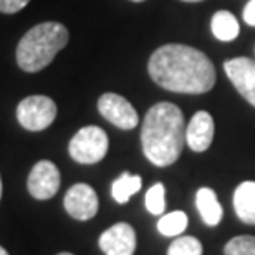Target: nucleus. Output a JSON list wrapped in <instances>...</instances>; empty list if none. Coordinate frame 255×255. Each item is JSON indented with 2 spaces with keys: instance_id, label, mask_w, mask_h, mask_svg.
Masks as SVG:
<instances>
[{
  "instance_id": "nucleus-1",
  "label": "nucleus",
  "mask_w": 255,
  "mask_h": 255,
  "mask_svg": "<svg viewBox=\"0 0 255 255\" xmlns=\"http://www.w3.org/2000/svg\"><path fill=\"white\" fill-rule=\"evenodd\" d=\"M147 71L156 85L174 93H207L216 83V70L207 55L179 43L157 48L151 55Z\"/></svg>"
},
{
  "instance_id": "nucleus-2",
  "label": "nucleus",
  "mask_w": 255,
  "mask_h": 255,
  "mask_svg": "<svg viewBox=\"0 0 255 255\" xmlns=\"http://www.w3.org/2000/svg\"><path fill=\"white\" fill-rule=\"evenodd\" d=\"M142 152L157 167L171 166L179 159L186 144L182 111L172 103H157L146 113L141 129Z\"/></svg>"
},
{
  "instance_id": "nucleus-3",
  "label": "nucleus",
  "mask_w": 255,
  "mask_h": 255,
  "mask_svg": "<svg viewBox=\"0 0 255 255\" xmlns=\"http://www.w3.org/2000/svg\"><path fill=\"white\" fill-rule=\"evenodd\" d=\"M68 30L58 22L35 25L23 35L17 47V63L27 73L47 68L58 52L68 43Z\"/></svg>"
},
{
  "instance_id": "nucleus-4",
  "label": "nucleus",
  "mask_w": 255,
  "mask_h": 255,
  "mask_svg": "<svg viewBox=\"0 0 255 255\" xmlns=\"http://www.w3.org/2000/svg\"><path fill=\"white\" fill-rule=\"evenodd\" d=\"M108 136L98 126H85L71 137L68 152L80 164H96L108 152Z\"/></svg>"
},
{
  "instance_id": "nucleus-5",
  "label": "nucleus",
  "mask_w": 255,
  "mask_h": 255,
  "mask_svg": "<svg viewBox=\"0 0 255 255\" xmlns=\"http://www.w3.org/2000/svg\"><path fill=\"white\" fill-rule=\"evenodd\" d=\"M57 118V105L43 95L27 96L17 106V120L25 129L43 131Z\"/></svg>"
},
{
  "instance_id": "nucleus-6",
  "label": "nucleus",
  "mask_w": 255,
  "mask_h": 255,
  "mask_svg": "<svg viewBox=\"0 0 255 255\" xmlns=\"http://www.w3.org/2000/svg\"><path fill=\"white\" fill-rule=\"evenodd\" d=\"M98 111L106 121L115 125L120 129H132L139 123V116L132 105L116 93H105L98 100Z\"/></svg>"
},
{
  "instance_id": "nucleus-7",
  "label": "nucleus",
  "mask_w": 255,
  "mask_h": 255,
  "mask_svg": "<svg viewBox=\"0 0 255 255\" xmlns=\"http://www.w3.org/2000/svg\"><path fill=\"white\" fill-rule=\"evenodd\" d=\"M60 171L52 161H38L32 167L27 181L30 196L38 201H48L60 189Z\"/></svg>"
},
{
  "instance_id": "nucleus-8",
  "label": "nucleus",
  "mask_w": 255,
  "mask_h": 255,
  "mask_svg": "<svg viewBox=\"0 0 255 255\" xmlns=\"http://www.w3.org/2000/svg\"><path fill=\"white\" fill-rule=\"evenodd\" d=\"M66 212L76 221H90L96 216L100 207L98 196L95 189L88 184H75L65 194L63 199Z\"/></svg>"
},
{
  "instance_id": "nucleus-9",
  "label": "nucleus",
  "mask_w": 255,
  "mask_h": 255,
  "mask_svg": "<svg viewBox=\"0 0 255 255\" xmlns=\"http://www.w3.org/2000/svg\"><path fill=\"white\" fill-rule=\"evenodd\" d=\"M224 70L236 86V90L246 98L252 106H255V62L246 57H237L227 60Z\"/></svg>"
},
{
  "instance_id": "nucleus-10",
  "label": "nucleus",
  "mask_w": 255,
  "mask_h": 255,
  "mask_svg": "<svg viewBox=\"0 0 255 255\" xmlns=\"http://www.w3.org/2000/svg\"><path fill=\"white\" fill-rule=\"evenodd\" d=\"M98 244L105 255H132L136 251V232L126 222L115 224L101 234Z\"/></svg>"
},
{
  "instance_id": "nucleus-11",
  "label": "nucleus",
  "mask_w": 255,
  "mask_h": 255,
  "mask_svg": "<svg viewBox=\"0 0 255 255\" xmlns=\"http://www.w3.org/2000/svg\"><path fill=\"white\" fill-rule=\"evenodd\" d=\"M214 139V120L207 111H197L186 128V142L196 152L207 151Z\"/></svg>"
},
{
  "instance_id": "nucleus-12",
  "label": "nucleus",
  "mask_w": 255,
  "mask_h": 255,
  "mask_svg": "<svg viewBox=\"0 0 255 255\" xmlns=\"http://www.w3.org/2000/svg\"><path fill=\"white\" fill-rule=\"evenodd\" d=\"M234 209L237 217L249 226H255V181H246L234 192Z\"/></svg>"
},
{
  "instance_id": "nucleus-13",
  "label": "nucleus",
  "mask_w": 255,
  "mask_h": 255,
  "mask_svg": "<svg viewBox=\"0 0 255 255\" xmlns=\"http://www.w3.org/2000/svg\"><path fill=\"white\" fill-rule=\"evenodd\" d=\"M196 204L201 214L202 221L206 222V226L209 227H216L219 222L222 221L224 211L222 206L217 201L216 192L209 187H201L196 194Z\"/></svg>"
},
{
  "instance_id": "nucleus-14",
  "label": "nucleus",
  "mask_w": 255,
  "mask_h": 255,
  "mask_svg": "<svg viewBox=\"0 0 255 255\" xmlns=\"http://www.w3.org/2000/svg\"><path fill=\"white\" fill-rule=\"evenodd\" d=\"M211 28L214 37L219 38L221 42H232L239 35V22L231 12L227 10H219L214 13L211 20Z\"/></svg>"
},
{
  "instance_id": "nucleus-15",
  "label": "nucleus",
  "mask_w": 255,
  "mask_h": 255,
  "mask_svg": "<svg viewBox=\"0 0 255 255\" xmlns=\"http://www.w3.org/2000/svg\"><path fill=\"white\" fill-rule=\"evenodd\" d=\"M142 179L139 176H132L129 172H123L111 186V196L118 204H126L132 194L139 192Z\"/></svg>"
},
{
  "instance_id": "nucleus-16",
  "label": "nucleus",
  "mask_w": 255,
  "mask_h": 255,
  "mask_svg": "<svg viewBox=\"0 0 255 255\" xmlns=\"http://www.w3.org/2000/svg\"><path fill=\"white\" fill-rule=\"evenodd\" d=\"M187 227V216L182 211L169 212L162 216L157 222V231L166 237H177L186 231Z\"/></svg>"
},
{
  "instance_id": "nucleus-17",
  "label": "nucleus",
  "mask_w": 255,
  "mask_h": 255,
  "mask_svg": "<svg viewBox=\"0 0 255 255\" xmlns=\"http://www.w3.org/2000/svg\"><path fill=\"white\" fill-rule=\"evenodd\" d=\"M202 244L196 237H177L167 249V255H202Z\"/></svg>"
},
{
  "instance_id": "nucleus-18",
  "label": "nucleus",
  "mask_w": 255,
  "mask_h": 255,
  "mask_svg": "<svg viewBox=\"0 0 255 255\" xmlns=\"http://www.w3.org/2000/svg\"><path fill=\"white\" fill-rule=\"evenodd\" d=\"M164 196H166V189H164V184H161V182H156V184L149 187V191L146 192V209L152 216H161V214H164V209H166Z\"/></svg>"
},
{
  "instance_id": "nucleus-19",
  "label": "nucleus",
  "mask_w": 255,
  "mask_h": 255,
  "mask_svg": "<svg viewBox=\"0 0 255 255\" xmlns=\"http://www.w3.org/2000/svg\"><path fill=\"white\" fill-rule=\"evenodd\" d=\"M226 255H255V237L252 236H239L231 239L226 247Z\"/></svg>"
},
{
  "instance_id": "nucleus-20",
  "label": "nucleus",
  "mask_w": 255,
  "mask_h": 255,
  "mask_svg": "<svg viewBox=\"0 0 255 255\" xmlns=\"http://www.w3.org/2000/svg\"><path fill=\"white\" fill-rule=\"evenodd\" d=\"M30 0H0V12L2 13H17L28 5Z\"/></svg>"
},
{
  "instance_id": "nucleus-21",
  "label": "nucleus",
  "mask_w": 255,
  "mask_h": 255,
  "mask_svg": "<svg viewBox=\"0 0 255 255\" xmlns=\"http://www.w3.org/2000/svg\"><path fill=\"white\" fill-rule=\"evenodd\" d=\"M244 22L251 27H255V0H251L244 8Z\"/></svg>"
},
{
  "instance_id": "nucleus-22",
  "label": "nucleus",
  "mask_w": 255,
  "mask_h": 255,
  "mask_svg": "<svg viewBox=\"0 0 255 255\" xmlns=\"http://www.w3.org/2000/svg\"><path fill=\"white\" fill-rule=\"evenodd\" d=\"M0 255H8V252L5 251V249H3L2 246H0Z\"/></svg>"
},
{
  "instance_id": "nucleus-23",
  "label": "nucleus",
  "mask_w": 255,
  "mask_h": 255,
  "mask_svg": "<svg viewBox=\"0 0 255 255\" xmlns=\"http://www.w3.org/2000/svg\"><path fill=\"white\" fill-rule=\"evenodd\" d=\"M182 2H201V0H182Z\"/></svg>"
},
{
  "instance_id": "nucleus-24",
  "label": "nucleus",
  "mask_w": 255,
  "mask_h": 255,
  "mask_svg": "<svg viewBox=\"0 0 255 255\" xmlns=\"http://www.w3.org/2000/svg\"><path fill=\"white\" fill-rule=\"evenodd\" d=\"M0 197H2V179H0Z\"/></svg>"
},
{
  "instance_id": "nucleus-25",
  "label": "nucleus",
  "mask_w": 255,
  "mask_h": 255,
  "mask_svg": "<svg viewBox=\"0 0 255 255\" xmlns=\"http://www.w3.org/2000/svg\"><path fill=\"white\" fill-rule=\"evenodd\" d=\"M58 255H73V254H70V252H62V254H58Z\"/></svg>"
},
{
  "instance_id": "nucleus-26",
  "label": "nucleus",
  "mask_w": 255,
  "mask_h": 255,
  "mask_svg": "<svg viewBox=\"0 0 255 255\" xmlns=\"http://www.w3.org/2000/svg\"><path fill=\"white\" fill-rule=\"evenodd\" d=\"M131 2H144V0H131Z\"/></svg>"
}]
</instances>
